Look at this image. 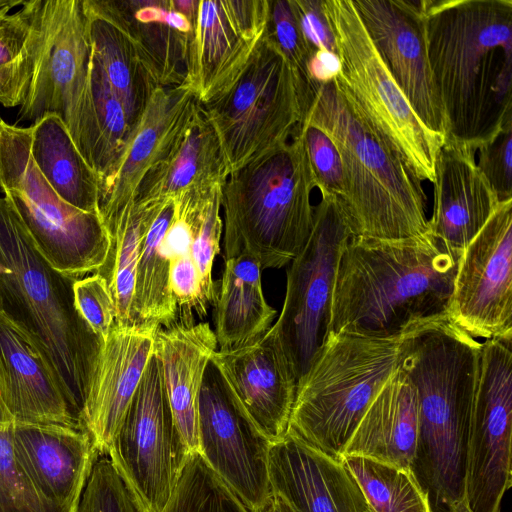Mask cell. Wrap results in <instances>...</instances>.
Listing matches in <instances>:
<instances>
[{
	"label": "cell",
	"instance_id": "obj_35",
	"mask_svg": "<svg viewBox=\"0 0 512 512\" xmlns=\"http://www.w3.org/2000/svg\"><path fill=\"white\" fill-rule=\"evenodd\" d=\"M31 0L0 13V104L20 106L33 71Z\"/></svg>",
	"mask_w": 512,
	"mask_h": 512
},
{
	"label": "cell",
	"instance_id": "obj_39",
	"mask_svg": "<svg viewBox=\"0 0 512 512\" xmlns=\"http://www.w3.org/2000/svg\"><path fill=\"white\" fill-rule=\"evenodd\" d=\"M267 31L294 72L304 118L314 95L308 76L311 51L292 0H270Z\"/></svg>",
	"mask_w": 512,
	"mask_h": 512
},
{
	"label": "cell",
	"instance_id": "obj_27",
	"mask_svg": "<svg viewBox=\"0 0 512 512\" xmlns=\"http://www.w3.org/2000/svg\"><path fill=\"white\" fill-rule=\"evenodd\" d=\"M228 176L215 131L199 102L168 153L143 179L136 201H166L223 187Z\"/></svg>",
	"mask_w": 512,
	"mask_h": 512
},
{
	"label": "cell",
	"instance_id": "obj_48",
	"mask_svg": "<svg viewBox=\"0 0 512 512\" xmlns=\"http://www.w3.org/2000/svg\"><path fill=\"white\" fill-rule=\"evenodd\" d=\"M367 512H373V511H372V510H371V508H370Z\"/></svg>",
	"mask_w": 512,
	"mask_h": 512
},
{
	"label": "cell",
	"instance_id": "obj_7",
	"mask_svg": "<svg viewBox=\"0 0 512 512\" xmlns=\"http://www.w3.org/2000/svg\"><path fill=\"white\" fill-rule=\"evenodd\" d=\"M33 71L18 122L57 115L99 171L101 135L91 89L92 47L83 0H31Z\"/></svg>",
	"mask_w": 512,
	"mask_h": 512
},
{
	"label": "cell",
	"instance_id": "obj_43",
	"mask_svg": "<svg viewBox=\"0 0 512 512\" xmlns=\"http://www.w3.org/2000/svg\"><path fill=\"white\" fill-rule=\"evenodd\" d=\"M316 188L321 194L338 197L342 192V165L339 152L332 140L319 128L300 124Z\"/></svg>",
	"mask_w": 512,
	"mask_h": 512
},
{
	"label": "cell",
	"instance_id": "obj_32",
	"mask_svg": "<svg viewBox=\"0 0 512 512\" xmlns=\"http://www.w3.org/2000/svg\"><path fill=\"white\" fill-rule=\"evenodd\" d=\"M164 202L136 201L129 209L104 223L110 237V249L105 263L95 273L108 285L118 324L135 323L132 303L137 263L145 236Z\"/></svg>",
	"mask_w": 512,
	"mask_h": 512
},
{
	"label": "cell",
	"instance_id": "obj_46",
	"mask_svg": "<svg viewBox=\"0 0 512 512\" xmlns=\"http://www.w3.org/2000/svg\"><path fill=\"white\" fill-rule=\"evenodd\" d=\"M340 71L337 53L326 50L314 52L308 62V76L315 91L316 87L332 82Z\"/></svg>",
	"mask_w": 512,
	"mask_h": 512
},
{
	"label": "cell",
	"instance_id": "obj_25",
	"mask_svg": "<svg viewBox=\"0 0 512 512\" xmlns=\"http://www.w3.org/2000/svg\"><path fill=\"white\" fill-rule=\"evenodd\" d=\"M146 69L159 86L183 84L196 0H113Z\"/></svg>",
	"mask_w": 512,
	"mask_h": 512
},
{
	"label": "cell",
	"instance_id": "obj_19",
	"mask_svg": "<svg viewBox=\"0 0 512 512\" xmlns=\"http://www.w3.org/2000/svg\"><path fill=\"white\" fill-rule=\"evenodd\" d=\"M154 323L112 325L103 341L81 412L98 455L108 454L154 353Z\"/></svg>",
	"mask_w": 512,
	"mask_h": 512
},
{
	"label": "cell",
	"instance_id": "obj_42",
	"mask_svg": "<svg viewBox=\"0 0 512 512\" xmlns=\"http://www.w3.org/2000/svg\"><path fill=\"white\" fill-rule=\"evenodd\" d=\"M74 305L90 329L105 340L115 322V304L103 277L93 273L73 284Z\"/></svg>",
	"mask_w": 512,
	"mask_h": 512
},
{
	"label": "cell",
	"instance_id": "obj_18",
	"mask_svg": "<svg viewBox=\"0 0 512 512\" xmlns=\"http://www.w3.org/2000/svg\"><path fill=\"white\" fill-rule=\"evenodd\" d=\"M211 361L260 433L270 443L285 437L297 378L275 327L246 344L216 350Z\"/></svg>",
	"mask_w": 512,
	"mask_h": 512
},
{
	"label": "cell",
	"instance_id": "obj_44",
	"mask_svg": "<svg viewBox=\"0 0 512 512\" xmlns=\"http://www.w3.org/2000/svg\"><path fill=\"white\" fill-rule=\"evenodd\" d=\"M478 151L477 166L499 200L512 198V121Z\"/></svg>",
	"mask_w": 512,
	"mask_h": 512
},
{
	"label": "cell",
	"instance_id": "obj_26",
	"mask_svg": "<svg viewBox=\"0 0 512 512\" xmlns=\"http://www.w3.org/2000/svg\"><path fill=\"white\" fill-rule=\"evenodd\" d=\"M209 323L175 322L159 327L154 354L160 362L175 424L191 453L198 452L197 405L207 364L217 350Z\"/></svg>",
	"mask_w": 512,
	"mask_h": 512
},
{
	"label": "cell",
	"instance_id": "obj_1",
	"mask_svg": "<svg viewBox=\"0 0 512 512\" xmlns=\"http://www.w3.org/2000/svg\"><path fill=\"white\" fill-rule=\"evenodd\" d=\"M445 140L477 151L512 121V1L422 0Z\"/></svg>",
	"mask_w": 512,
	"mask_h": 512
},
{
	"label": "cell",
	"instance_id": "obj_5",
	"mask_svg": "<svg viewBox=\"0 0 512 512\" xmlns=\"http://www.w3.org/2000/svg\"><path fill=\"white\" fill-rule=\"evenodd\" d=\"M316 180L300 127L284 146L229 174L222 189L224 258H254L261 269L290 263L313 226Z\"/></svg>",
	"mask_w": 512,
	"mask_h": 512
},
{
	"label": "cell",
	"instance_id": "obj_20",
	"mask_svg": "<svg viewBox=\"0 0 512 512\" xmlns=\"http://www.w3.org/2000/svg\"><path fill=\"white\" fill-rule=\"evenodd\" d=\"M198 103L184 84L153 91L115 167L99 184L103 223L134 205L143 179L168 153Z\"/></svg>",
	"mask_w": 512,
	"mask_h": 512
},
{
	"label": "cell",
	"instance_id": "obj_47",
	"mask_svg": "<svg viewBox=\"0 0 512 512\" xmlns=\"http://www.w3.org/2000/svg\"><path fill=\"white\" fill-rule=\"evenodd\" d=\"M261 512H290L286 505L273 496L268 505Z\"/></svg>",
	"mask_w": 512,
	"mask_h": 512
},
{
	"label": "cell",
	"instance_id": "obj_34",
	"mask_svg": "<svg viewBox=\"0 0 512 512\" xmlns=\"http://www.w3.org/2000/svg\"><path fill=\"white\" fill-rule=\"evenodd\" d=\"M373 512H429L426 497L410 471L360 456L341 459Z\"/></svg>",
	"mask_w": 512,
	"mask_h": 512
},
{
	"label": "cell",
	"instance_id": "obj_11",
	"mask_svg": "<svg viewBox=\"0 0 512 512\" xmlns=\"http://www.w3.org/2000/svg\"><path fill=\"white\" fill-rule=\"evenodd\" d=\"M190 454L153 353L107 455L143 511L162 512Z\"/></svg>",
	"mask_w": 512,
	"mask_h": 512
},
{
	"label": "cell",
	"instance_id": "obj_9",
	"mask_svg": "<svg viewBox=\"0 0 512 512\" xmlns=\"http://www.w3.org/2000/svg\"><path fill=\"white\" fill-rule=\"evenodd\" d=\"M0 189L35 249L58 273L78 280L103 266L110 237L101 217L62 200L33 160L30 126L9 124L1 117Z\"/></svg>",
	"mask_w": 512,
	"mask_h": 512
},
{
	"label": "cell",
	"instance_id": "obj_4",
	"mask_svg": "<svg viewBox=\"0 0 512 512\" xmlns=\"http://www.w3.org/2000/svg\"><path fill=\"white\" fill-rule=\"evenodd\" d=\"M301 124L322 130L339 152L342 192L336 198L352 237L402 240L429 233L422 182L352 110L333 81L315 89Z\"/></svg>",
	"mask_w": 512,
	"mask_h": 512
},
{
	"label": "cell",
	"instance_id": "obj_30",
	"mask_svg": "<svg viewBox=\"0 0 512 512\" xmlns=\"http://www.w3.org/2000/svg\"><path fill=\"white\" fill-rule=\"evenodd\" d=\"M262 269L247 254L225 260L215 303V336L219 350L246 344L264 334L277 311L266 301Z\"/></svg>",
	"mask_w": 512,
	"mask_h": 512
},
{
	"label": "cell",
	"instance_id": "obj_31",
	"mask_svg": "<svg viewBox=\"0 0 512 512\" xmlns=\"http://www.w3.org/2000/svg\"><path fill=\"white\" fill-rule=\"evenodd\" d=\"M33 160L58 196L71 206L100 216L99 180L62 120L48 114L30 125Z\"/></svg>",
	"mask_w": 512,
	"mask_h": 512
},
{
	"label": "cell",
	"instance_id": "obj_14",
	"mask_svg": "<svg viewBox=\"0 0 512 512\" xmlns=\"http://www.w3.org/2000/svg\"><path fill=\"white\" fill-rule=\"evenodd\" d=\"M197 430V453L250 512H261L273 497L271 443L237 405L211 360L199 391Z\"/></svg>",
	"mask_w": 512,
	"mask_h": 512
},
{
	"label": "cell",
	"instance_id": "obj_23",
	"mask_svg": "<svg viewBox=\"0 0 512 512\" xmlns=\"http://www.w3.org/2000/svg\"><path fill=\"white\" fill-rule=\"evenodd\" d=\"M475 156L473 149L445 140L435 163L429 232L457 258L500 203Z\"/></svg>",
	"mask_w": 512,
	"mask_h": 512
},
{
	"label": "cell",
	"instance_id": "obj_24",
	"mask_svg": "<svg viewBox=\"0 0 512 512\" xmlns=\"http://www.w3.org/2000/svg\"><path fill=\"white\" fill-rule=\"evenodd\" d=\"M0 400L16 422L84 430L39 350L2 312Z\"/></svg>",
	"mask_w": 512,
	"mask_h": 512
},
{
	"label": "cell",
	"instance_id": "obj_29",
	"mask_svg": "<svg viewBox=\"0 0 512 512\" xmlns=\"http://www.w3.org/2000/svg\"><path fill=\"white\" fill-rule=\"evenodd\" d=\"M92 54L134 128L159 87L143 64L113 0H83Z\"/></svg>",
	"mask_w": 512,
	"mask_h": 512
},
{
	"label": "cell",
	"instance_id": "obj_16",
	"mask_svg": "<svg viewBox=\"0 0 512 512\" xmlns=\"http://www.w3.org/2000/svg\"><path fill=\"white\" fill-rule=\"evenodd\" d=\"M269 11L270 0L199 1L183 84L202 105L242 74L266 32Z\"/></svg>",
	"mask_w": 512,
	"mask_h": 512
},
{
	"label": "cell",
	"instance_id": "obj_6",
	"mask_svg": "<svg viewBox=\"0 0 512 512\" xmlns=\"http://www.w3.org/2000/svg\"><path fill=\"white\" fill-rule=\"evenodd\" d=\"M404 338L327 334L297 382L286 434L341 461L368 407L398 368Z\"/></svg>",
	"mask_w": 512,
	"mask_h": 512
},
{
	"label": "cell",
	"instance_id": "obj_2",
	"mask_svg": "<svg viewBox=\"0 0 512 512\" xmlns=\"http://www.w3.org/2000/svg\"><path fill=\"white\" fill-rule=\"evenodd\" d=\"M457 263L430 232L402 240L351 237L339 257L326 335L403 337L449 320Z\"/></svg>",
	"mask_w": 512,
	"mask_h": 512
},
{
	"label": "cell",
	"instance_id": "obj_22",
	"mask_svg": "<svg viewBox=\"0 0 512 512\" xmlns=\"http://www.w3.org/2000/svg\"><path fill=\"white\" fill-rule=\"evenodd\" d=\"M273 496L290 512H367L370 506L342 461L285 435L270 444Z\"/></svg>",
	"mask_w": 512,
	"mask_h": 512
},
{
	"label": "cell",
	"instance_id": "obj_8",
	"mask_svg": "<svg viewBox=\"0 0 512 512\" xmlns=\"http://www.w3.org/2000/svg\"><path fill=\"white\" fill-rule=\"evenodd\" d=\"M340 71L333 80L352 110L421 181L435 182L445 136L418 118L372 43L352 0H323Z\"/></svg>",
	"mask_w": 512,
	"mask_h": 512
},
{
	"label": "cell",
	"instance_id": "obj_3",
	"mask_svg": "<svg viewBox=\"0 0 512 512\" xmlns=\"http://www.w3.org/2000/svg\"><path fill=\"white\" fill-rule=\"evenodd\" d=\"M75 281L43 259L12 205L0 197V312L34 343L81 422L103 340L75 308Z\"/></svg>",
	"mask_w": 512,
	"mask_h": 512
},
{
	"label": "cell",
	"instance_id": "obj_10",
	"mask_svg": "<svg viewBox=\"0 0 512 512\" xmlns=\"http://www.w3.org/2000/svg\"><path fill=\"white\" fill-rule=\"evenodd\" d=\"M202 107L229 174L287 144L303 120L294 72L267 29L236 82Z\"/></svg>",
	"mask_w": 512,
	"mask_h": 512
},
{
	"label": "cell",
	"instance_id": "obj_33",
	"mask_svg": "<svg viewBox=\"0 0 512 512\" xmlns=\"http://www.w3.org/2000/svg\"><path fill=\"white\" fill-rule=\"evenodd\" d=\"M174 214V199L166 200L151 223L136 268L132 311L135 323L170 327L177 321V305L170 289V261L162 239Z\"/></svg>",
	"mask_w": 512,
	"mask_h": 512
},
{
	"label": "cell",
	"instance_id": "obj_41",
	"mask_svg": "<svg viewBox=\"0 0 512 512\" xmlns=\"http://www.w3.org/2000/svg\"><path fill=\"white\" fill-rule=\"evenodd\" d=\"M78 512H144L110 459L97 460L92 468Z\"/></svg>",
	"mask_w": 512,
	"mask_h": 512
},
{
	"label": "cell",
	"instance_id": "obj_15",
	"mask_svg": "<svg viewBox=\"0 0 512 512\" xmlns=\"http://www.w3.org/2000/svg\"><path fill=\"white\" fill-rule=\"evenodd\" d=\"M449 320L474 339L512 340V198L460 254Z\"/></svg>",
	"mask_w": 512,
	"mask_h": 512
},
{
	"label": "cell",
	"instance_id": "obj_13",
	"mask_svg": "<svg viewBox=\"0 0 512 512\" xmlns=\"http://www.w3.org/2000/svg\"><path fill=\"white\" fill-rule=\"evenodd\" d=\"M512 340L481 343L479 378L466 455L470 512H501L512 485Z\"/></svg>",
	"mask_w": 512,
	"mask_h": 512
},
{
	"label": "cell",
	"instance_id": "obj_17",
	"mask_svg": "<svg viewBox=\"0 0 512 512\" xmlns=\"http://www.w3.org/2000/svg\"><path fill=\"white\" fill-rule=\"evenodd\" d=\"M378 54L430 130L446 135L426 50L422 0H352Z\"/></svg>",
	"mask_w": 512,
	"mask_h": 512
},
{
	"label": "cell",
	"instance_id": "obj_45",
	"mask_svg": "<svg viewBox=\"0 0 512 512\" xmlns=\"http://www.w3.org/2000/svg\"><path fill=\"white\" fill-rule=\"evenodd\" d=\"M311 55L320 50L336 52L335 40L323 11V0H292Z\"/></svg>",
	"mask_w": 512,
	"mask_h": 512
},
{
	"label": "cell",
	"instance_id": "obj_38",
	"mask_svg": "<svg viewBox=\"0 0 512 512\" xmlns=\"http://www.w3.org/2000/svg\"><path fill=\"white\" fill-rule=\"evenodd\" d=\"M91 89L101 135V158L97 174L99 184L119 160L133 127L121 100L113 91L100 64L91 57Z\"/></svg>",
	"mask_w": 512,
	"mask_h": 512
},
{
	"label": "cell",
	"instance_id": "obj_40",
	"mask_svg": "<svg viewBox=\"0 0 512 512\" xmlns=\"http://www.w3.org/2000/svg\"><path fill=\"white\" fill-rule=\"evenodd\" d=\"M13 422L0 400V512H55L37 493L16 457Z\"/></svg>",
	"mask_w": 512,
	"mask_h": 512
},
{
	"label": "cell",
	"instance_id": "obj_12",
	"mask_svg": "<svg viewBox=\"0 0 512 512\" xmlns=\"http://www.w3.org/2000/svg\"><path fill=\"white\" fill-rule=\"evenodd\" d=\"M321 196L309 238L287 270L284 303L273 325L297 382L326 335L339 257L352 237L336 196Z\"/></svg>",
	"mask_w": 512,
	"mask_h": 512
},
{
	"label": "cell",
	"instance_id": "obj_36",
	"mask_svg": "<svg viewBox=\"0 0 512 512\" xmlns=\"http://www.w3.org/2000/svg\"><path fill=\"white\" fill-rule=\"evenodd\" d=\"M222 189L193 191L182 194L187 217L192 231V259L197 267L202 300L206 308L215 305L219 285L213 280L212 269L215 257L220 252L223 221Z\"/></svg>",
	"mask_w": 512,
	"mask_h": 512
},
{
	"label": "cell",
	"instance_id": "obj_37",
	"mask_svg": "<svg viewBox=\"0 0 512 512\" xmlns=\"http://www.w3.org/2000/svg\"><path fill=\"white\" fill-rule=\"evenodd\" d=\"M162 512H250L208 467L191 453L174 492Z\"/></svg>",
	"mask_w": 512,
	"mask_h": 512
},
{
	"label": "cell",
	"instance_id": "obj_28",
	"mask_svg": "<svg viewBox=\"0 0 512 512\" xmlns=\"http://www.w3.org/2000/svg\"><path fill=\"white\" fill-rule=\"evenodd\" d=\"M417 436L416 394L398 365L362 417L343 457H366L410 471Z\"/></svg>",
	"mask_w": 512,
	"mask_h": 512
},
{
	"label": "cell",
	"instance_id": "obj_21",
	"mask_svg": "<svg viewBox=\"0 0 512 512\" xmlns=\"http://www.w3.org/2000/svg\"><path fill=\"white\" fill-rule=\"evenodd\" d=\"M13 447L40 497L55 512H78L82 493L97 461L85 430L14 420Z\"/></svg>",
	"mask_w": 512,
	"mask_h": 512
}]
</instances>
